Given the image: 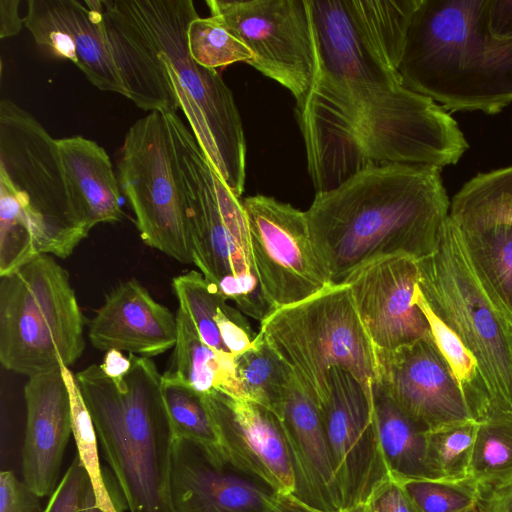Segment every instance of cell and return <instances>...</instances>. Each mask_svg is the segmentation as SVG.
Instances as JSON below:
<instances>
[{
    "instance_id": "obj_1",
    "label": "cell",
    "mask_w": 512,
    "mask_h": 512,
    "mask_svg": "<svg viewBox=\"0 0 512 512\" xmlns=\"http://www.w3.org/2000/svg\"><path fill=\"white\" fill-rule=\"evenodd\" d=\"M316 70L295 104L316 193L370 165H455L469 148L457 121L398 72L420 0H308Z\"/></svg>"
},
{
    "instance_id": "obj_2",
    "label": "cell",
    "mask_w": 512,
    "mask_h": 512,
    "mask_svg": "<svg viewBox=\"0 0 512 512\" xmlns=\"http://www.w3.org/2000/svg\"><path fill=\"white\" fill-rule=\"evenodd\" d=\"M441 170L422 164L370 165L315 194L305 213L332 284L386 257L420 261L434 252L450 210Z\"/></svg>"
},
{
    "instance_id": "obj_3",
    "label": "cell",
    "mask_w": 512,
    "mask_h": 512,
    "mask_svg": "<svg viewBox=\"0 0 512 512\" xmlns=\"http://www.w3.org/2000/svg\"><path fill=\"white\" fill-rule=\"evenodd\" d=\"M120 378L92 364L75 377L128 512H173L170 472L174 432L161 379L148 357L129 354Z\"/></svg>"
},
{
    "instance_id": "obj_4",
    "label": "cell",
    "mask_w": 512,
    "mask_h": 512,
    "mask_svg": "<svg viewBox=\"0 0 512 512\" xmlns=\"http://www.w3.org/2000/svg\"><path fill=\"white\" fill-rule=\"evenodd\" d=\"M158 57L193 135L237 196L245 189L246 140L230 88L217 70L197 63L187 30L199 15L192 0H125Z\"/></svg>"
},
{
    "instance_id": "obj_5",
    "label": "cell",
    "mask_w": 512,
    "mask_h": 512,
    "mask_svg": "<svg viewBox=\"0 0 512 512\" xmlns=\"http://www.w3.org/2000/svg\"><path fill=\"white\" fill-rule=\"evenodd\" d=\"M300 388L321 407L334 367L350 373L373 401L376 354L347 283L331 284L295 304L272 311L258 332Z\"/></svg>"
},
{
    "instance_id": "obj_6",
    "label": "cell",
    "mask_w": 512,
    "mask_h": 512,
    "mask_svg": "<svg viewBox=\"0 0 512 512\" xmlns=\"http://www.w3.org/2000/svg\"><path fill=\"white\" fill-rule=\"evenodd\" d=\"M470 0L433 36L422 92L448 111L497 114L512 102V0Z\"/></svg>"
},
{
    "instance_id": "obj_7",
    "label": "cell",
    "mask_w": 512,
    "mask_h": 512,
    "mask_svg": "<svg viewBox=\"0 0 512 512\" xmlns=\"http://www.w3.org/2000/svg\"><path fill=\"white\" fill-rule=\"evenodd\" d=\"M417 265L426 302L476 359L496 411L512 414V319L476 274L450 217Z\"/></svg>"
},
{
    "instance_id": "obj_8",
    "label": "cell",
    "mask_w": 512,
    "mask_h": 512,
    "mask_svg": "<svg viewBox=\"0 0 512 512\" xmlns=\"http://www.w3.org/2000/svg\"><path fill=\"white\" fill-rule=\"evenodd\" d=\"M85 348L69 274L49 254L0 280V362L28 377L70 366Z\"/></svg>"
},
{
    "instance_id": "obj_9",
    "label": "cell",
    "mask_w": 512,
    "mask_h": 512,
    "mask_svg": "<svg viewBox=\"0 0 512 512\" xmlns=\"http://www.w3.org/2000/svg\"><path fill=\"white\" fill-rule=\"evenodd\" d=\"M0 211L34 228L41 254L70 256L89 230L64 174L57 139L15 102H0Z\"/></svg>"
},
{
    "instance_id": "obj_10",
    "label": "cell",
    "mask_w": 512,
    "mask_h": 512,
    "mask_svg": "<svg viewBox=\"0 0 512 512\" xmlns=\"http://www.w3.org/2000/svg\"><path fill=\"white\" fill-rule=\"evenodd\" d=\"M118 173L141 239L180 263H193L181 177L163 112H149L130 126Z\"/></svg>"
},
{
    "instance_id": "obj_11",
    "label": "cell",
    "mask_w": 512,
    "mask_h": 512,
    "mask_svg": "<svg viewBox=\"0 0 512 512\" xmlns=\"http://www.w3.org/2000/svg\"><path fill=\"white\" fill-rule=\"evenodd\" d=\"M189 220L192 262L216 286L253 270L246 215L177 113H165ZM254 271V270H253Z\"/></svg>"
},
{
    "instance_id": "obj_12",
    "label": "cell",
    "mask_w": 512,
    "mask_h": 512,
    "mask_svg": "<svg viewBox=\"0 0 512 512\" xmlns=\"http://www.w3.org/2000/svg\"><path fill=\"white\" fill-rule=\"evenodd\" d=\"M221 20L252 52L247 63L301 100L316 70L308 0H207Z\"/></svg>"
},
{
    "instance_id": "obj_13",
    "label": "cell",
    "mask_w": 512,
    "mask_h": 512,
    "mask_svg": "<svg viewBox=\"0 0 512 512\" xmlns=\"http://www.w3.org/2000/svg\"><path fill=\"white\" fill-rule=\"evenodd\" d=\"M253 270L273 310L300 302L330 286L305 211L271 196L245 197Z\"/></svg>"
},
{
    "instance_id": "obj_14",
    "label": "cell",
    "mask_w": 512,
    "mask_h": 512,
    "mask_svg": "<svg viewBox=\"0 0 512 512\" xmlns=\"http://www.w3.org/2000/svg\"><path fill=\"white\" fill-rule=\"evenodd\" d=\"M342 512L365 506L392 478L376 427L373 401L347 371L334 367L319 407Z\"/></svg>"
},
{
    "instance_id": "obj_15",
    "label": "cell",
    "mask_w": 512,
    "mask_h": 512,
    "mask_svg": "<svg viewBox=\"0 0 512 512\" xmlns=\"http://www.w3.org/2000/svg\"><path fill=\"white\" fill-rule=\"evenodd\" d=\"M375 354L376 385L423 431L472 419L433 337Z\"/></svg>"
},
{
    "instance_id": "obj_16",
    "label": "cell",
    "mask_w": 512,
    "mask_h": 512,
    "mask_svg": "<svg viewBox=\"0 0 512 512\" xmlns=\"http://www.w3.org/2000/svg\"><path fill=\"white\" fill-rule=\"evenodd\" d=\"M203 397L225 461L275 493L293 494L294 475L280 419L247 399L219 391Z\"/></svg>"
},
{
    "instance_id": "obj_17",
    "label": "cell",
    "mask_w": 512,
    "mask_h": 512,
    "mask_svg": "<svg viewBox=\"0 0 512 512\" xmlns=\"http://www.w3.org/2000/svg\"><path fill=\"white\" fill-rule=\"evenodd\" d=\"M418 278L415 259L391 256L361 267L344 281L375 349L393 350L432 338L425 315L413 302Z\"/></svg>"
},
{
    "instance_id": "obj_18",
    "label": "cell",
    "mask_w": 512,
    "mask_h": 512,
    "mask_svg": "<svg viewBox=\"0 0 512 512\" xmlns=\"http://www.w3.org/2000/svg\"><path fill=\"white\" fill-rule=\"evenodd\" d=\"M103 12L84 1L29 0L24 26L45 53L71 61L99 90L125 96Z\"/></svg>"
},
{
    "instance_id": "obj_19",
    "label": "cell",
    "mask_w": 512,
    "mask_h": 512,
    "mask_svg": "<svg viewBox=\"0 0 512 512\" xmlns=\"http://www.w3.org/2000/svg\"><path fill=\"white\" fill-rule=\"evenodd\" d=\"M275 495L231 467L221 454L174 438L170 472L173 512H265Z\"/></svg>"
},
{
    "instance_id": "obj_20",
    "label": "cell",
    "mask_w": 512,
    "mask_h": 512,
    "mask_svg": "<svg viewBox=\"0 0 512 512\" xmlns=\"http://www.w3.org/2000/svg\"><path fill=\"white\" fill-rule=\"evenodd\" d=\"M24 399L23 482L42 498L50 496L60 482L63 456L72 434L70 398L60 368L29 377Z\"/></svg>"
},
{
    "instance_id": "obj_21",
    "label": "cell",
    "mask_w": 512,
    "mask_h": 512,
    "mask_svg": "<svg viewBox=\"0 0 512 512\" xmlns=\"http://www.w3.org/2000/svg\"><path fill=\"white\" fill-rule=\"evenodd\" d=\"M92 346L101 351H127L156 356L174 347L177 321L136 279L116 286L88 322Z\"/></svg>"
},
{
    "instance_id": "obj_22",
    "label": "cell",
    "mask_w": 512,
    "mask_h": 512,
    "mask_svg": "<svg viewBox=\"0 0 512 512\" xmlns=\"http://www.w3.org/2000/svg\"><path fill=\"white\" fill-rule=\"evenodd\" d=\"M280 421L294 475L293 495L319 512H342L320 410L294 378Z\"/></svg>"
},
{
    "instance_id": "obj_23",
    "label": "cell",
    "mask_w": 512,
    "mask_h": 512,
    "mask_svg": "<svg viewBox=\"0 0 512 512\" xmlns=\"http://www.w3.org/2000/svg\"><path fill=\"white\" fill-rule=\"evenodd\" d=\"M103 20L125 97L148 113H176L174 91L125 0H104Z\"/></svg>"
},
{
    "instance_id": "obj_24",
    "label": "cell",
    "mask_w": 512,
    "mask_h": 512,
    "mask_svg": "<svg viewBox=\"0 0 512 512\" xmlns=\"http://www.w3.org/2000/svg\"><path fill=\"white\" fill-rule=\"evenodd\" d=\"M57 145L72 201L88 230L121 221L120 183L105 149L83 136L57 139Z\"/></svg>"
},
{
    "instance_id": "obj_25",
    "label": "cell",
    "mask_w": 512,
    "mask_h": 512,
    "mask_svg": "<svg viewBox=\"0 0 512 512\" xmlns=\"http://www.w3.org/2000/svg\"><path fill=\"white\" fill-rule=\"evenodd\" d=\"M176 321L177 339L170 367L165 372L185 381L203 395L219 391L243 399L235 357L206 345L189 317L179 308Z\"/></svg>"
},
{
    "instance_id": "obj_26",
    "label": "cell",
    "mask_w": 512,
    "mask_h": 512,
    "mask_svg": "<svg viewBox=\"0 0 512 512\" xmlns=\"http://www.w3.org/2000/svg\"><path fill=\"white\" fill-rule=\"evenodd\" d=\"M376 427L393 479H433L427 460L426 432L418 427L377 385L373 391Z\"/></svg>"
},
{
    "instance_id": "obj_27",
    "label": "cell",
    "mask_w": 512,
    "mask_h": 512,
    "mask_svg": "<svg viewBox=\"0 0 512 512\" xmlns=\"http://www.w3.org/2000/svg\"><path fill=\"white\" fill-rule=\"evenodd\" d=\"M455 226L476 274L512 319V226Z\"/></svg>"
},
{
    "instance_id": "obj_28",
    "label": "cell",
    "mask_w": 512,
    "mask_h": 512,
    "mask_svg": "<svg viewBox=\"0 0 512 512\" xmlns=\"http://www.w3.org/2000/svg\"><path fill=\"white\" fill-rule=\"evenodd\" d=\"M413 302L425 315L433 340L462 390L472 419L481 422L499 415L476 359L456 333L432 311L418 284L415 287Z\"/></svg>"
},
{
    "instance_id": "obj_29",
    "label": "cell",
    "mask_w": 512,
    "mask_h": 512,
    "mask_svg": "<svg viewBox=\"0 0 512 512\" xmlns=\"http://www.w3.org/2000/svg\"><path fill=\"white\" fill-rule=\"evenodd\" d=\"M449 217L459 226H512V166L479 173L467 181L450 201Z\"/></svg>"
},
{
    "instance_id": "obj_30",
    "label": "cell",
    "mask_w": 512,
    "mask_h": 512,
    "mask_svg": "<svg viewBox=\"0 0 512 512\" xmlns=\"http://www.w3.org/2000/svg\"><path fill=\"white\" fill-rule=\"evenodd\" d=\"M243 399L255 402L279 419L293 379L287 366L257 333L251 349L235 357Z\"/></svg>"
},
{
    "instance_id": "obj_31",
    "label": "cell",
    "mask_w": 512,
    "mask_h": 512,
    "mask_svg": "<svg viewBox=\"0 0 512 512\" xmlns=\"http://www.w3.org/2000/svg\"><path fill=\"white\" fill-rule=\"evenodd\" d=\"M66 384L71 406L72 435L77 455L88 474L97 504L103 512H123L126 510L124 499L116 481L112 484L109 476L103 472L98 454V439L90 412L85 403L75 375L68 366L60 365Z\"/></svg>"
},
{
    "instance_id": "obj_32",
    "label": "cell",
    "mask_w": 512,
    "mask_h": 512,
    "mask_svg": "<svg viewBox=\"0 0 512 512\" xmlns=\"http://www.w3.org/2000/svg\"><path fill=\"white\" fill-rule=\"evenodd\" d=\"M161 389L175 438L222 455L203 394L167 372L162 374Z\"/></svg>"
},
{
    "instance_id": "obj_33",
    "label": "cell",
    "mask_w": 512,
    "mask_h": 512,
    "mask_svg": "<svg viewBox=\"0 0 512 512\" xmlns=\"http://www.w3.org/2000/svg\"><path fill=\"white\" fill-rule=\"evenodd\" d=\"M470 479L478 486L512 482V414L478 422Z\"/></svg>"
},
{
    "instance_id": "obj_34",
    "label": "cell",
    "mask_w": 512,
    "mask_h": 512,
    "mask_svg": "<svg viewBox=\"0 0 512 512\" xmlns=\"http://www.w3.org/2000/svg\"><path fill=\"white\" fill-rule=\"evenodd\" d=\"M477 429L478 422L470 419L426 432L427 460L433 479L470 478Z\"/></svg>"
},
{
    "instance_id": "obj_35",
    "label": "cell",
    "mask_w": 512,
    "mask_h": 512,
    "mask_svg": "<svg viewBox=\"0 0 512 512\" xmlns=\"http://www.w3.org/2000/svg\"><path fill=\"white\" fill-rule=\"evenodd\" d=\"M172 288L179 309L189 317L201 340L218 352L228 353L215 322L219 306L227 300L217 288L196 270L174 277Z\"/></svg>"
},
{
    "instance_id": "obj_36",
    "label": "cell",
    "mask_w": 512,
    "mask_h": 512,
    "mask_svg": "<svg viewBox=\"0 0 512 512\" xmlns=\"http://www.w3.org/2000/svg\"><path fill=\"white\" fill-rule=\"evenodd\" d=\"M187 41L191 57L200 65L214 69L236 62L248 63L253 54L224 23L216 17L191 21L187 30Z\"/></svg>"
},
{
    "instance_id": "obj_37",
    "label": "cell",
    "mask_w": 512,
    "mask_h": 512,
    "mask_svg": "<svg viewBox=\"0 0 512 512\" xmlns=\"http://www.w3.org/2000/svg\"><path fill=\"white\" fill-rule=\"evenodd\" d=\"M421 512H465L476 506L478 485L472 479H414L402 482Z\"/></svg>"
},
{
    "instance_id": "obj_38",
    "label": "cell",
    "mask_w": 512,
    "mask_h": 512,
    "mask_svg": "<svg viewBox=\"0 0 512 512\" xmlns=\"http://www.w3.org/2000/svg\"><path fill=\"white\" fill-rule=\"evenodd\" d=\"M215 287L222 297L232 300L239 310L259 322L274 311L253 270L227 276Z\"/></svg>"
},
{
    "instance_id": "obj_39",
    "label": "cell",
    "mask_w": 512,
    "mask_h": 512,
    "mask_svg": "<svg viewBox=\"0 0 512 512\" xmlns=\"http://www.w3.org/2000/svg\"><path fill=\"white\" fill-rule=\"evenodd\" d=\"M88 483V474L76 455L42 512H78Z\"/></svg>"
},
{
    "instance_id": "obj_40",
    "label": "cell",
    "mask_w": 512,
    "mask_h": 512,
    "mask_svg": "<svg viewBox=\"0 0 512 512\" xmlns=\"http://www.w3.org/2000/svg\"><path fill=\"white\" fill-rule=\"evenodd\" d=\"M215 322L229 354L236 357L253 347L256 335L253 334L249 322L238 309L228 305L227 301L219 306Z\"/></svg>"
},
{
    "instance_id": "obj_41",
    "label": "cell",
    "mask_w": 512,
    "mask_h": 512,
    "mask_svg": "<svg viewBox=\"0 0 512 512\" xmlns=\"http://www.w3.org/2000/svg\"><path fill=\"white\" fill-rule=\"evenodd\" d=\"M39 497L12 471L0 473V512H39Z\"/></svg>"
},
{
    "instance_id": "obj_42",
    "label": "cell",
    "mask_w": 512,
    "mask_h": 512,
    "mask_svg": "<svg viewBox=\"0 0 512 512\" xmlns=\"http://www.w3.org/2000/svg\"><path fill=\"white\" fill-rule=\"evenodd\" d=\"M369 512H421L402 482L391 479L365 505Z\"/></svg>"
},
{
    "instance_id": "obj_43",
    "label": "cell",
    "mask_w": 512,
    "mask_h": 512,
    "mask_svg": "<svg viewBox=\"0 0 512 512\" xmlns=\"http://www.w3.org/2000/svg\"><path fill=\"white\" fill-rule=\"evenodd\" d=\"M478 512H512V482L496 486H478Z\"/></svg>"
},
{
    "instance_id": "obj_44",
    "label": "cell",
    "mask_w": 512,
    "mask_h": 512,
    "mask_svg": "<svg viewBox=\"0 0 512 512\" xmlns=\"http://www.w3.org/2000/svg\"><path fill=\"white\" fill-rule=\"evenodd\" d=\"M19 0H0V38H8L18 34L24 18L19 16Z\"/></svg>"
},
{
    "instance_id": "obj_45",
    "label": "cell",
    "mask_w": 512,
    "mask_h": 512,
    "mask_svg": "<svg viewBox=\"0 0 512 512\" xmlns=\"http://www.w3.org/2000/svg\"><path fill=\"white\" fill-rule=\"evenodd\" d=\"M99 366L108 377L116 379L129 371L131 360L129 356L125 357L122 351L111 349L106 351L103 362Z\"/></svg>"
},
{
    "instance_id": "obj_46",
    "label": "cell",
    "mask_w": 512,
    "mask_h": 512,
    "mask_svg": "<svg viewBox=\"0 0 512 512\" xmlns=\"http://www.w3.org/2000/svg\"><path fill=\"white\" fill-rule=\"evenodd\" d=\"M265 512H319L306 505L293 494L276 493L271 505Z\"/></svg>"
},
{
    "instance_id": "obj_47",
    "label": "cell",
    "mask_w": 512,
    "mask_h": 512,
    "mask_svg": "<svg viewBox=\"0 0 512 512\" xmlns=\"http://www.w3.org/2000/svg\"><path fill=\"white\" fill-rule=\"evenodd\" d=\"M78 512H103L97 504L90 481L86 487L82 504Z\"/></svg>"
},
{
    "instance_id": "obj_48",
    "label": "cell",
    "mask_w": 512,
    "mask_h": 512,
    "mask_svg": "<svg viewBox=\"0 0 512 512\" xmlns=\"http://www.w3.org/2000/svg\"><path fill=\"white\" fill-rule=\"evenodd\" d=\"M343 512H369L365 506L357 507Z\"/></svg>"
},
{
    "instance_id": "obj_49",
    "label": "cell",
    "mask_w": 512,
    "mask_h": 512,
    "mask_svg": "<svg viewBox=\"0 0 512 512\" xmlns=\"http://www.w3.org/2000/svg\"><path fill=\"white\" fill-rule=\"evenodd\" d=\"M465 512H478V511H477L476 506H475V507H473V508H471V509H469V510H467Z\"/></svg>"
}]
</instances>
